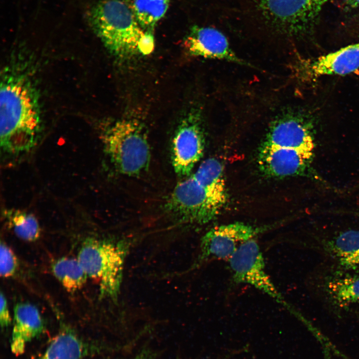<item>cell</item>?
Segmentation results:
<instances>
[{
    "mask_svg": "<svg viewBox=\"0 0 359 359\" xmlns=\"http://www.w3.org/2000/svg\"><path fill=\"white\" fill-rule=\"evenodd\" d=\"M327 247L340 266L346 269H359V230L340 233L328 242Z\"/></svg>",
    "mask_w": 359,
    "mask_h": 359,
    "instance_id": "16",
    "label": "cell"
},
{
    "mask_svg": "<svg viewBox=\"0 0 359 359\" xmlns=\"http://www.w3.org/2000/svg\"><path fill=\"white\" fill-rule=\"evenodd\" d=\"M358 68L359 42L314 58L299 59L294 66L296 75L306 81L324 75H345Z\"/></svg>",
    "mask_w": 359,
    "mask_h": 359,
    "instance_id": "11",
    "label": "cell"
},
{
    "mask_svg": "<svg viewBox=\"0 0 359 359\" xmlns=\"http://www.w3.org/2000/svg\"><path fill=\"white\" fill-rule=\"evenodd\" d=\"M154 46V39L151 30L145 32L139 44V53L148 54L152 52Z\"/></svg>",
    "mask_w": 359,
    "mask_h": 359,
    "instance_id": "24",
    "label": "cell"
},
{
    "mask_svg": "<svg viewBox=\"0 0 359 359\" xmlns=\"http://www.w3.org/2000/svg\"><path fill=\"white\" fill-rule=\"evenodd\" d=\"M18 267L17 258L12 250L5 243L1 242L0 246V276L4 278L13 276Z\"/></svg>",
    "mask_w": 359,
    "mask_h": 359,
    "instance_id": "22",
    "label": "cell"
},
{
    "mask_svg": "<svg viewBox=\"0 0 359 359\" xmlns=\"http://www.w3.org/2000/svg\"><path fill=\"white\" fill-rule=\"evenodd\" d=\"M326 290L330 298L339 307L359 304V275L331 278L326 283Z\"/></svg>",
    "mask_w": 359,
    "mask_h": 359,
    "instance_id": "18",
    "label": "cell"
},
{
    "mask_svg": "<svg viewBox=\"0 0 359 359\" xmlns=\"http://www.w3.org/2000/svg\"><path fill=\"white\" fill-rule=\"evenodd\" d=\"M166 208L180 223L202 225L214 219L223 207L191 175L175 187Z\"/></svg>",
    "mask_w": 359,
    "mask_h": 359,
    "instance_id": "5",
    "label": "cell"
},
{
    "mask_svg": "<svg viewBox=\"0 0 359 359\" xmlns=\"http://www.w3.org/2000/svg\"><path fill=\"white\" fill-rule=\"evenodd\" d=\"M92 28L114 55L128 58L139 52L145 32L132 9L120 0H106L94 6L88 14Z\"/></svg>",
    "mask_w": 359,
    "mask_h": 359,
    "instance_id": "2",
    "label": "cell"
},
{
    "mask_svg": "<svg viewBox=\"0 0 359 359\" xmlns=\"http://www.w3.org/2000/svg\"><path fill=\"white\" fill-rule=\"evenodd\" d=\"M157 357L156 352L146 348L141 350L134 357L128 359H157Z\"/></svg>",
    "mask_w": 359,
    "mask_h": 359,
    "instance_id": "25",
    "label": "cell"
},
{
    "mask_svg": "<svg viewBox=\"0 0 359 359\" xmlns=\"http://www.w3.org/2000/svg\"><path fill=\"white\" fill-rule=\"evenodd\" d=\"M86 344L69 330L61 332L38 359H82L88 355Z\"/></svg>",
    "mask_w": 359,
    "mask_h": 359,
    "instance_id": "17",
    "label": "cell"
},
{
    "mask_svg": "<svg viewBox=\"0 0 359 359\" xmlns=\"http://www.w3.org/2000/svg\"><path fill=\"white\" fill-rule=\"evenodd\" d=\"M11 322V318L7 304L6 298L1 292L0 295V323L1 328L9 326Z\"/></svg>",
    "mask_w": 359,
    "mask_h": 359,
    "instance_id": "23",
    "label": "cell"
},
{
    "mask_svg": "<svg viewBox=\"0 0 359 359\" xmlns=\"http://www.w3.org/2000/svg\"><path fill=\"white\" fill-rule=\"evenodd\" d=\"M234 353H236V352H235V351L232 352H231L230 353L226 355V356H224V357L222 359H230V358H231V357L232 356H233V355H234L235 354Z\"/></svg>",
    "mask_w": 359,
    "mask_h": 359,
    "instance_id": "26",
    "label": "cell"
},
{
    "mask_svg": "<svg viewBox=\"0 0 359 359\" xmlns=\"http://www.w3.org/2000/svg\"><path fill=\"white\" fill-rule=\"evenodd\" d=\"M129 248L124 240L91 238L82 244L77 258L88 277L97 283L101 297L117 300Z\"/></svg>",
    "mask_w": 359,
    "mask_h": 359,
    "instance_id": "3",
    "label": "cell"
},
{
    "mask_svg": "<svg viewBox=\"0 0 359 359\" xmlns=\"http://www.w3.org/2000/svg\"><path fill=\"white\" fill-rule=\"evenodd\" d=\"M228 261L235 283L252 286L294 314L296 309L285 300L267 274L262 253L255 238L242 244Z\"/></svg>",
    "mask_w": 359,
    "mask_h": 359,
    "instance_id": "6",
    "label": "cell"
},
{
    "mask_svg": "<svg viewBox=\"0 0 359 359\" xmlns=\"http://www.w3.org/2000/svg\"><path fill=\"white\" fill-rule=\"evenodd\" d=\"M313 153L262 144L258 156L260 171L270 177L284 178L303 173Z\"/></svg>",
    "mask_w": 359,
    "mask_h": 359,
    "instance_id": "12",
    "label": "cell"
},
{
    "mask_svg": "<svg viewBox=\"0 0 359 359\" xmlns=\"http://www.w3.org/2000/svg\"><path fill=\"white\" fill-rule=\"evenodd\" d=\"M44 323L38 309L28 303H20L14 307L13 329L10 342L12 353L22 354L28 343L43 331Z\"/></svg>",
    "mask_w": 359,
    "mask_h": 359,
    "instance_id": "14",
    "label": "cell"
},
{
    "mask_svg": "<svg viewBox=\"0 0 359 359\" xmlns=\"http://www.w3.org/2000/svg\"><path fill=\"white\" fill-rule=\"evenodd\" d=\"M184 45L187 52L195 56L249 65L235 54L224 34L213 27L193 26L184 40Z\"/></svg>",
    "mask_w": 359,
    "mask_h": 359,
    "instance_id": "13",
    "label": "cell"
},
{
    "mask_svg": "<svg viewBox=\"0 0 359 359\" xmlns=\"http://www.w3.org/2000/svg\"><path fill=\"white\" fill-rule=\"evenodd\" d=\"M223 173V167L219 161L210 158L203 161L196 172L191 174L222 207L227 201Z\"/></svg>",
    "mask_w": 359,
    "mask_h": 359,
    "instance_id": "15",
    "label": "cell"
},
{
    "mask_svg": "<svg viewBox=\"0 0 359 359\" xmlns=\"http://www.w3.org/2000/svg\"><path fill=\"white\" fill-rule=\"evenodd\" d=\"M205 145L201 121L198 113L191 112L181 120L172 142V161L176 174L188 177L202 157Z\"/></svg>",
    "mask_w": 359,
    "mask_h": 359,
    "instance_id": "7",
    "label": "cell"
},
{
    "mask_svg": "<svg viewBox=\"0 0 359 359\" xmlns=\"http://www.w3.org/2000/svg\"><path fill=\"white\" fill-rule=\"evenodd\" d=\"M102 136L106 153L120 173L136 176L147 170L150 145L138 122L128 119L116 120L106 127Z\"/></svg>",
    "mask_w": 359,
    "mask_h": 359,
    "instance_id": "4",
    "label": "cell"
},
{
    "mask_svg": "<svg viewBox=\"0 0 359 359\" xmlns=\"http://www.w3.org/2000/svg\"><path fill=\"white\" fill-rule=\"evenodd\" d=\"M327 0H259L265 15L279 27L291 33L306 29Z\"/></svg>",
    "mask_w": 359,
    "mask_h": 359,
    "instance_id": "10",
    "label": "cell"
},
{
    "mask_svg": "<svg viewBox=\"0 0 359 359\" xmlns=\"http://www.w3.org/2000/svg\"><path fill=\"white\" fill-rule=\"evenodd\" d=\"M264 231V228L241 222L214 226L201 238L196 264L210 259H229L242 244Z\"/></svg>",
    "mask_w": 359,
    "mask_h": 359,
    "instance_id": "8",
    "label": "cell"
},
{
    "mask_svg": "<svg viewBox=\"0 0 359 359\" xmlns=\"http://www.w3.org/2000/svg\"><path fill=\"white\" fill-rule=\"evenodd\" d=\"M5 215L14 233L20 239L33 241L39 238L40 226L32 214L19 210H10L6 211Z\"/></svg>",
    "mask_w": 359,
    "mask_h": 359,
    "instance_id": "21",
    "label": "cell"
},
{
    "mask_svg": "<svg viewBox=\"0 0 359 359\" xmlns=\"http://www.w3.org/2000/svg\"><path fill=\"white\" fill-rule=\"evenodd\" d=\"M170 0H135L132 10L140 26L152 30L164 16Z\"/></svg>",
    "mask_w": 359,
    "mask_h": 359,
    "instance_id": "20",
    "label": "cell"
},
{
    "mask_svg": "<svg viewBox=\"0 0 359 359\" xmlns=\"http://www.w3.org/2000/svg\"><path fill=\"white\" fill-rule=\"evenodd\" d=\"M0 146L17 154L28 152L38 140L41 119L37 95L21 74L5 75L0 86Z\"/></svg>",
    "mask_w": 359,
    "mask_h": 359,
    "instance_id": "1",
    "label": "cell"
},
{
    "mask_svg": "<svg viewBox=\"0 0 359 359\" xmlns=\"http://www.w3.org/2000/svg\"><path fill=\"white\" fill-rule=\"evenodd\" d=\"M55 278L68 292H75L82 288L88 276L77 258L62 257L52 265Z\"/></svg>",
    "mask_w": 359,
    "mask_h": 359,
    "instance_id": "19",
    "label": "cell"
},
{
    "mask_svg": "<svg viewBox=\"0 0 359 359\" xmlns=\"http://www.w3.org/2000/svg\"><path fill=\"white\" fill-rule=\"evenodd\" d=\"M313 122L302 111L286 113L270 125L263 144L313 153L314 148Z\"/></svg>",
    "mask_w": 359,
    "mask_h": 359,
    "instance_id": "9",
    "label": "cell"
}]
</instances>
